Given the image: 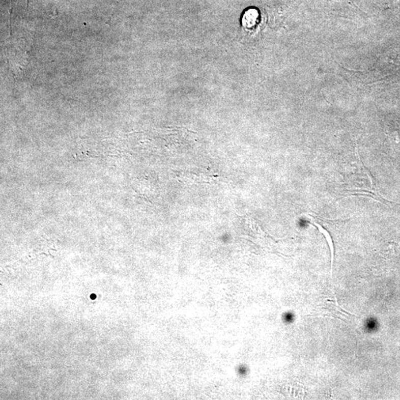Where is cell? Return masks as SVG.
<instances>
[{
	"instance_id": "cell-1",
	"label": "cell",
	"mask_w": 400,
	"mask_h": 400,
	"mask_svg": "<svg viewBox=\"0 0 400 400\" xmlns=\"http://www.w3.org/2000/svg\"><path fill=\"white\" fill-rule=\"evenodd\" d=\"M258 12L256 10H250L245 13L243 17V24L247 27H250L252 25H254L258 19Z\"/></svg>"
}]
</instances>
